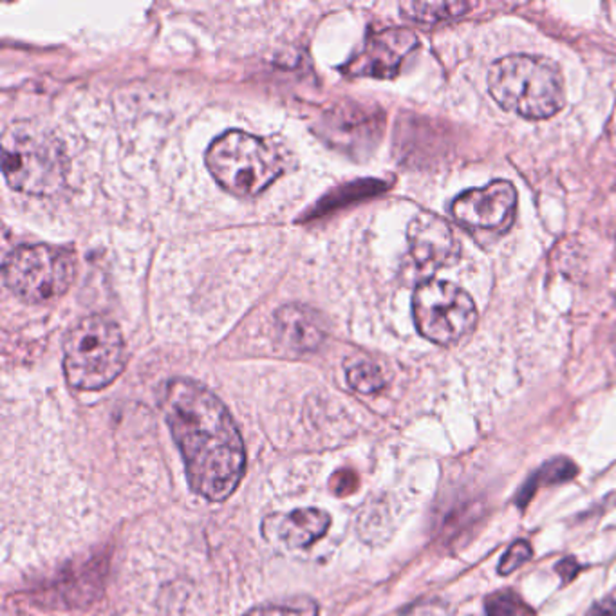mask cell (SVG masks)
I'll return each instance as SVG.
<instances>
[{
  "mask_svg": "<svg viewBox=\"0 0 616 616\" xmlns=\"http://www.w3.org/2000/svg\"><path fill=\"white\" fill-rule=\"evenodd\" d=\"M162 407L190 488L214 502L228 499L244 476L246 450L226 405L204 385L176 378L167 383Z\"/></svg>",
  "mask_w": 616,
  "mask_h": 616,
  "instance_id": "6da1fadb",
  "label": "cell"
},
{
  "mask_svg": "<svg viewBox=\"0 0 616 616\" xmlns=\"http://www.w3.org/2000/svg\"><path fill=\"white\" fill-rule=\"evenodd\" d=\"M488 89L506 113L528 120L551 118L566 101L558 67L532 55H511L497 60L488 73Z\"/></svg>",
  "mask_w": 616,
  "mask_h": 616,
  "instance_id": "7a4b0ae2",
  "label": "cell"
},
{
  "mask_svg": "<svg viewBox=\"0 0 616 616\" xmlns=\"http://www.w3.org/2000/svg\"><path fill=\"white\" fill-rule=\"evenodd\" d=\"M207 167L230 193L255 197L280 176L282 160L268 141L241 130H228L209 146Z\"/></svg>",
  "mask_w": 616,
  "mask_h": 616,
  "instance_id": "3957f363",
  "label": "cell"
},
{
  "mask_svg": "<svg viewBox=\"0 0 616 616\" xmlns=\"http://www.w3.org/2000/svg\"><path fill=\"white\" fill-rule=\"evenodd\" d=\"M125 367L120 328L101 317L80 320L66 336L64 371L71 387L98 391L113 383Z\"/></svg>",
  "mask_w": 616,
  "mask_h": 616,
  "instance_id": "277c9868",
  "label": "cell"
},
{
  "mask_svg": "<svg viewBox=\"0 0 616 616\" xmlns=\"http://www.w3.org/2000/svg\"><path fill=\"white\" fill-rule=\"evenodd\" d=\"M3 169L12 188L31 195H49L62 188L67 162L53 136L29 127H13L3 139Z\"/></svg>",
  "mask_w": 616,
  "mask_h": 616,
  "instance_id": "5b68a950",
  "label": "cell"
},
{
  "mask_svg": "<svg viewBox=\"0 0 616 616\" xmlns=\"http://www.w3.org/2000/svg\"><path fill=\"white\" fill-rule=\"evenodd\" d=\"M76 275L75 255L55 246H20L4 261V282L24 302L42 304L62 296Z\"/></svg>",
  "mask_w": 616,
  "mask_h": 616,
  "instance_id": "8992f818",
  "label": "cell"
},
{
  "mask_svg": "<svg viewBox=\"0 0 616 616\" xmlns=\"http://www.w3.org/2000/svg\"><path fill=\"white\" fill-rule=\"evenodd\" d=\"M418 331L438 345H452L467 336L478 322L472 296L446 280H425L413 296Z\"/></svg>",
  "mask_w": 616,
  "mask_h": 616,
  "instance_id": "52a82bcc",
  "label": "cell"
},
{
  "mask_svg": "<svg viewBox=\"0 0 616 616\" xmlns=\"http://www.w3.org/2000/svg\"><path fill=\"white\" fill-rule=\"evenodd\" d=\"M517 209V190L509 181H492L483 188L459 193L452 207V217L467 228L504 232L511 226Z\"/></svg>",
  "mask_w": 616,
  "mask_h": 616,
  "instance_id": "ba28073f",
  "label": "cell"
},
{
  "mask_svg": "<svg viewBox=\"0 0 616 616\" xmlns=\"http://www.w3.org/2000/svg\"><path fill=\"white\" fill-rule=\"evenodd\" d=\"M418 47V36L408 29H385L367 40L362 55L351 62L349 73L356 76L391 78L398 75L405 59Z\"/></svg>",
  "mask_w": 616,
  "mask_h": 616,
  "instance_id": "9c48e42d",
  "label": "cell"
},
{
  "mask_svg": "<svg viewBox=\"0 0 616 616\" xmlns=\"http://www.w3.org/2000/svg\"><path fill=\"white\" fill-rule=\"evenodd\" d=\"M331 526V516L319 508L273 513L263 523V535L272 544L300 549L320 541Z\"/></svg>",
  "mask_w": 616,
  "mask_h": 616,
  "instance_id": "30bf717a",
  "label": "cell"
},
{
  "mask_svg": "<svg viewBox=\"0 0 616 616\" xmlns=\"http://www.w3.org/2000/svg\"><path fill=\"white\" fill-rule=\"evenodd\" d=\"M408 241L416 263L429 270L448 266L459 257V244L452 228L432 214H422L410 223Z\"/></svg>",
  "mask_w": 616,
  "mask_h": 616,
  "instance_id": "8fae6325",
  "label": "cell"
},
{
  "mask_svg": "<svg viewBox=\"0 0 616 616\" xmlns=\"http://www.w3.org/2000/svg\"><path fill=\"white\" fill-rule=\"evenodd\" d=\"M277 322H279V331L282 338L289 344V347L302 349V351L315 349L324 338V333L319 322L315 320V317H312L305 310H302V307H296V305L282 307L277 315Z\"/></svg>",
  "mask_w": 616,
  "mask_h": 616,
  "instance_id": "7c38bea8",
  "label": "cell"
},
{
  "mask_svg": "<svg viewBox=\"0 0 616 616\" xmlns=\"http://www.w3.org/2000/svg\"><path fill=\"white\" fill-rule=\"evenodd\" d=\"M577 474H579L577 465L573 463L572 459H568V457H557V459L548 461V463H544V465L525 483V486L521 488V492H519V495H517V504H519L521 508H525V506L532 501V497H533V494H535V490H537L539 486H549V485L566 483V481L573 479Z\"/></svg>",
  "mask_w": 616,
  "mask_h": 616,
  "instance_id": "4fadbf2b",
  "label": "cell"
},
{
  "mask_svg": "<svg viewBox=\"0 0 616 616\" xmlns=\"http://www.w3.org/2000/svg\"><path fill=\"white\" fill-rule=\"evenodd\" d=\"M472 6L469 3H403L399 6L401 13L416 22L436 24L441 20L461 17Z\"/></svg>",
  "mask_w": 616,
  "mask_h": 616,
  "instance_id": "5bb4252c",
  "label": "cell"
},
{
  "mask_svg": "<svg viewBox=\"0 0 616 616\" xmlns=\"http://www.w3.org/2000/svg\"><path fill=\"white\" fill-rule=\"evenodd\" d=\"M347 382L354 391L362 394H375L385 385L382 371L371 362L352 364L347 369Z\"/></svg>",
  "mask_w": 616,
  "mask_h": 616,
  "instance_id": "9a60e30c",
  "label": "cell"
},
{
  "mask_svg": "<svg viewBox=\"0 0 616 616\" xmlns=\"http://www.w3.org/2000/svg\"><path fill=\"white\" fill-rule=\"evenodd\" d=\"M244 616H319V605L310 598H296L255 607Z\"/></svg>",
  "mask_w": 616,
  "mask_h": 616,
  "instance_id": "2e32d148",
  "label": "cell"
},
{
  "mask_svg": "<svg viewBox=\"0 0 616 616\" xmlns=\"http://www.w3.org/2000/svg\"><path fill=\"white\" fill-rule=\"evenodd\" d=\"M486 616H533L532 607H528L523 598L511 591L494 593L485 602Z\"/></svg>",
  "mask_w": 616,
  "mask_h": 616,
  "instance_id": "e0dca14e",
  "label": "cell"
},
{
  "mask_svg": "<svg viewBox=\"0 0 616 616\" xmlns=\"http://www.w3.org/2000/svg\"><path fill=\"white\" fill-rule=\"evenodd\" d=\"M530 558H532V546L526 541H517L516 544H511L502 555L499 562V573L506 577L516 570H519Z\"/></svg>",
  "mask_w": 616,
  "mask_h": 616,
  "instance_id": "ac0fdd59",
  "label": "cell"
},
{
  "mask_svg": "<svg viewBox=\"0 0 616 616\" xmlns=\"http://www.w3.org/2000/svg\"><path fill=\"white\" fill-rule=\"evenodd\" d=\"M358 479L351 470H342L331 479V488L336 495H349L356 490Z\"/></svg>",
  "mask_w": 616,
  "mask_h": 616,
  "instance_id": "d6986e66",
  "label": "cell"
},
{
  "mask_svg": "<svg viewBox=\"0 0 616 616\" xmlns=\"http://www.w3.org/2000/svg\"><path fill=\"white\" fill-rule=\"evenodd\" d=\"M403 616H448V609L441 602H423L410 607Z\"/></svg>",
  "mask_w": 616,
  "mask_h": 616,
  "instance_id": "ffe728a7",
  "label": "cell"
},
{
  "mask_svg": "<svg viewBox=\"0 0 616 616\" xmlns=\"http://www.w3.org/2000/svg\"><path fill=\"white\" fill-rule=\"evenodd\" d=\"M579 572H580V564L573 557L564 558L557 564V573L562 577L564 584H568L570 580H573L579 575Z\"/></svg>",
  "mask_w": 616,
  "mask_h": 616,
  "instance_id": "44dd1931",
  "label": "cell"
},
{
  "mask_svg": "<svg viewBox=\"0 0 616 616\" xmlns=\"http://www.w3.org/2000/svg\"><path fill=\"white\" fill-rule=\"evenodd\" d=\"M586 616H616V600L612 598H605L596 602Z\"/></svg>",
  "mask_w": 616,
  "mask_h": 616,
  "instance_id": "7402d4cb",
  "label": "cell"
}]
</instances>
